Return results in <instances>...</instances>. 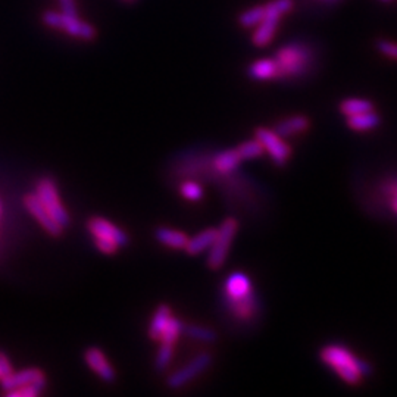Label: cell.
<instances>
[{
	"mask_svg": "<svg viewBox=\"0 0 397 397\" xmlns=\"http://www.w3.org/2000/svg\"><path fill=\"white\" fill-rule=\"evenodd\" d=\"M374 105L372 102L366 100V99H346L340 103V112L346 116H351V115H358L362 112H368L372 111Z\"/></svg>",
	"mask_w": 397,
	"mask_h": 397,
	"instance_id": "obj_22",
	"label": "cell"
},
{
	"mask_svg": "<svg viewBox=\"0 0 397 397\" xmlns=\"http://www.w3.org/2000/svg\"><path fill=\"white\" fill-rule=\"evenodd\" d=\"M59 4H61L62 12L71 13V15H77L76 2H74V0H59Z\"/></svg>",
	"mask_w": 397,
	"mask_h": 397,
	"instance_id": "obj_33",
	"label": "cell"
},
{
	"mask_svg": "<svg viewBox=\"0 0 397 397\" xmlns=\"http://www.w3.org/2000/svg\"><path fill=\"white\" fill-rule=\"evenodd\" d=\"M27 384H34L40 391H43L48 386L46 375L43 374L39 368H28L18 374H11L0 378V386H2L6 391H11L13 389H18Z\"/></svg>",
	"mask_w": 397,
	"mask_h": 397,
	"instance_id": "obj_9",
	"label": "cell"
},
{
	"mask_svg": "<svg viewBox=\"0 0 397 397\" xmlns=\"http://www.w3.org/2000/svg\"><path fill=\"white\" fill-rule=\"evenodd\" d=\"M40 393L41 391L34 384H27V386H22V387L8 391V396H11V397H36Z\"/></svg>",
	"mask_w": 397,
	"mask_h": 397,
	"instance_id": "obj_30",
	"label": "cell"
},
{
	"mask_svg": "<svg viewBox=\"0 0 397 397\" xmlns=\"http://www.w3.org/2000/svg\"><path fill=\"white\" fill-rule=\"evenodd\" d=\"M255 139L263 144L265 152L270 153L277 167H284L287 164L291 156V147L274 130L259 127L255 131Z\"/></svg>",
	"mask_w": 397,
	"mask_h": 397,
	"instance_id": "obj_7",
	"label": "cell"
},
{
	"mask_svg": "<svg viewBox=\"0 0 397 397\" xmlns=\"http://www.w3.org/2000/svg\"><path fill=\"white\" fill-rule=\"evenodd\" d=\"M88 231L93 234V237L96 239H106L111 240L113 243H116L120 247H125L130 243V237L128 235L120 228L113 225L111 221L105 219V218H90L88 219Z\"/></svg>",
	"mask_w": 397,
	"mask_h": 397,
	"instance_id": "obj_10",
	"label": "cell"
},
{
	"mask_svg": "<svg viewBox=\"0 0 397 397\" xmlns=\"http://www.w3.org/2000/svg\"><path fill=\"white\" fill-rule=\"evenodd\" d=\"M237 230H239V221L235 218H227L224 223L221 224L216 232L215 242L211 246L208 255V267L211 270H219L223 267L230 252L231 243L235 237V234H237Z\"/></svg>",
	"mask_w": 397,
	"mask_h": 397,
	"instance_id": "obj_4",
	"label": "cell"
},
{
	"mask_svg": "<svg viewBox=\"0 0 397 397\" xmlns=\"http://www.w3.org/2000/svg\"><path fill=\"white\" fill-rule=\"evenodd\" d=\"M0 371H2V377L13 374L12 365H11V362H9L8 356L5 355V353H4V351H0Z\"/></svg>",
	"mask_w": 397,
	"mask_h": 397,
	"instance_id": "obj_32",
	"label": "cell"
},
{
	"mask_svg": "<svg viewBox=\"0 0 397 397\" xmlns=\"http://www.w3.org/2000/svg\"><path fill=\"white\" fill-rule=\"evenodd\" d=\"M24 204H25V208L28 209V212L32 214L39 223L40 225L46 230L50 235H53V237H59V235L62 234V230L64 227L59 225L56 223V219L50 215V212L44 208V204L40 202V199L37 197V195H27L24 197Z\"/></svg>",
	"mask_w": 397,
	"mask_h": 397,
	"instance_id": "obj_11",
	"label": "cell"
},
{
	"mask_svg": "<svg viewBox=\"0 0 397 397\" xmlns=\"http://www.w3.org/2000/svg\"><path fill=\"white\" fill-rule=\"evenodd\" d=\"M155 237L159 243H162L164 246H168L171 249H186L187 242H188V235L186 232L179 231V230L167 228V227L156 228Z\"/></svg>",
	"mask_w": 397,
	"mask_h": 397,
	"instance_id": "obj_18",
	"label": "cell"
},
{
	"mask_svg": "<svg viewBox=\"0 0 397 397\" xmlns=\"http://www.w3.org/2000/svg\"><path fill=\"white\" fill-rule=\"evenodd\" d=\"M180 193L187 200L197 202L203 197V188H202L200 184H197L195 181H186L180 187Z\"/></svg>",
	"mask_w": 397,
	"mask_h": 397,
	"instance_id": "obj_28",
	"label": "cell"
},
{
	"mask_svg": "<svg viewBox=\"0 0 397 397\" xmlns=\"http://www.w3.org/2000/svg\"><path fill=\"white\" fill-rule=\"evenodd\" d=\"M321 361L330 366L349 386H359L363 377L372 374V366L356 358L342 344H328L319 353Z\"/></svg>",
	"mask_w": 397,
	"mask_h": 397,
	"instance_id": "obj_1",
	"label": "cell"
},
{
	"mask_svg": "<svg viewBox=\"0 0 397 397\" xmlns=\"http://www.w3.org/2000/svg\"><path fill=\"white\" fill-rule=\"evenodd\" d=\"M225 298L231 299H240L252 293V283L246 274L243 272H234L231 274L225 281Z\"/></svg>",
	"mask_w": 397,
	"mask_h": 397,
	"instance_id": "obj_14",
	"label": "cell"
},
{
	"mask_svg": "<svg viewBox=\"0 0 397 397\" xmlns=\"http://www.w3.org/2000/svg\"><path fill=\"white\" fill-rule=\"evenodd\" d=\"M183 333L188 337L195 338V340H200L204 343H214L216 342V333L211 328L200 327V326H184L183 323Z\"/></svg>",
	"mask_w": 397,
	"mask_h": 397,
	"instance_id": "obj_23",
	"label": "cell"
},
{
	"mask_svg": "<svg viewBox=\"0 0 397 397\" xmlns=\"http://www.w3.org/2000/svg\"><path fill=\"white\" fill-rule=\"evenodd\" d=\"M216 232H218V228H208V230H203L202 232H199L197 235H195V237H191L188 239L187 242V246H186V252L191 256H195V255H199L202 252H204L206 249H211V246L214 244L215 242V237H216Z\"/></svg>",
	"mask_w": 397,
	"mask_h": 397,
	"instance_id": "obj_16",
	"label": "cell"
},
{
	"mask_svg": "<svg viewBox=\"0 0 397 397\" xmlns=\"http://www.w3.org/2000/svg\"><path fill=\"white\" fill-rule=\"evenodd\" d=\"M293 8V0H274V2L265 5V18L256 25V32L252 37L255 46H267L274 39L279 20L283 15L290 12Z\"/></svg>",
	"mask_w": 397,
	"mask_h": 397,
	"instance_id": "obj_2",
	"label": "cell"
},
{
	"mask_svg": "<svg viewBox=\"0 0 397 397\" xmlns=\"http://www.w3.org/2000/svg\"><path fill=\"white\" fill-rule=\"evenodd\" d=\"M309 125H311V123H309V120L305 115H294V116L286 118V120L281 123H278L274 131L278 136L286 139V137L300 134V132L309 128Z\"/></svg>",
	"mask_w": 397,
	"mask_h": 397,
	"instance_id": "obj_15",
	"label": "cell"
},
{
	"mask_svg": "<svg viewBox=\"0 0 397 397\" xmlns=\"http://www.w3.org/2000/svg\"><path fill=\"white\" fill-rule=\"evenodd\" d=\"M242 156L237 149H228L224 152H219L214 158V168L221 174H231L239 168Z\"/></svg>",
	"mask_w": 397,
	"mask_h": 397,
	"instance_id": "obj_19",
	"label": "cell"
},
{
	"mask_svg": "<svg viewBox=\"0 0 397 397\" xmlns=\"http://www.w3.org/2000/svg\"><path fill=\"white\" fill-rule=\"evenodd\" d=\"M227 306L230 311L243 321H247L252 318L258 311H259V300L256 298V294L252 291L250 294L240 299H231L225 298Z\"/></svg>",
	"mask_w": 397,
	"mask_h": 397,
	"instance_id": "obj_13",
	"label": "cell"
},
{
	"mask_svg": "<svg viewBox=\"0 0 397 397\" xmlns=\"http://www.w3.org/2000/svg\"><path fill=\"white\" fill-rule=\"evenodd\" d=\"M391 209H393V212L397 214V196L393 197V200H391Z\"/></svg>",
	"mask_w": 397,
	"mask_h": 397,
	"instance_id": "obj_35",
	"label": "cell"
},
{
	"mask_svg": "<svg viewBox=\"0 0 397 397\" xmlns=\"http://www.w3.org/2000/svg\"><path fill=\"white\" fill-rule=\"evenodd\" d=\"M237 151H239L243 160H246V159L249 160V159H255V158L260 156L265 152V147L258 139H255V140H249V141L242 143L237 147Z\"/></svg>",
	"mask_w": 397,
	"mask_h": 397,
	"instance_id": "obj_25",
	"label": "cell"
},
{
	"mask_svg": "<svg viewBox=\"0 0 397 397\" xmlns=\"http://www.w3.org/2000/svg\"><path fill=\"white\" fill-rule=\"evenodd\" d=\"M379 115L372 109L358 115L347 116V127L355 131H370L379 125Z\"/></svg>",
	"mask_w": 397,
	"mask_h": 397,
	"instance_id": "obj_21",
	"label": "cell"
},
{
	"mask_svg": "<svg viewBox=\"0 0 397 397\" xmlns=\"http://www.w3.org/2000/svg\"><path fill=\"white\" fill-rule=\"evenodd\" d=\"M386 191H387V193H390L393 197H396L397 196V181L389 183V186L386 187Z\"/></svg>",
	"mask_w": 397,
	"mask_h": 397,
	"instance_id": "obj_34",
	"label": "cell"
},
{
	"mask_svg": "<svg viewBox=\"0 0 397 397\" xmlns=\"http://www.w3.org/2000/svg\"><path fill=\"white\" fill-rule=\"evenodd\" d=\"M84 359L87 365L92 368V370L106 382H113L116 378V374L113 371V368L111 366L109 361L106 356L103 355V351L97 347H88L84 353Z\"/></svg>",
	"mask_w": 397,
	"mask_h": 397,
	"instance_id": "obj_12",
	"label": "cell"
},
{
	"mask_svg": "<svg viewBox=\"0 0 397 397\" xmlns=\"http://www.w3.org/2000/svg\"><path fill=\"white\" fill-rule=\"evenodd\" d=\"M214 358L211 353L203 351L199 353L197 356L191 359L186 366H183L181 370L174 372L167 378V387L171 390H176L183 386H186L187 382L191 379H195L197 375H200L204 370H208L209 365L212 363Z\"/></svg>",
	"mask_w": 397,
	"mask_h": 397,
	"instance_id": "obj_8",
	"label": "cell"
},
{
	"mask_svg": "<svg viewBox=\"0 0 397 397\" xmlns=\"http://www.w3.org/2000/svg\"><path fill=\"white\" fill-rule=\"evenodd\" d=\"M43 22L55 29H62L68 36L81 40H93L96 37V29L90 24L81 21L77 15L65 12L48 11L43 13Z\"/></svg>",
	"mask_w": 397,
	"mask_h": 397,
	"instance_id": "obj_3",
	"label": "cell"
},
{
	"mask_svg": "<svg viewBox=\"0 0 397 397\" xmlns=\"http://www.w3.org/2000/svg\"><path fill=\"white\" fill-rule=\"evenodd\" d=\"M0 378H2V371H0Z\"/></svg>",
	"mask_w": 397,
	"mask_h": 397,
	"instance_id": "obj_36",
	"label": "cell"
},
{
	"mask_svg": "<svg viewBox=\"0 0 397 397\" xmlns=\"http://www.w3.org/2000/svg\"><path fill=\"white\" fill-rule=\"evenodd\" d=\"M250 78L258 81H268L278 78V65L275 59H260L249 68Z\"/></svg>",
	"mask_w": 397,
	"mask_h": 397,
	"instance_id": "obj_17",
	"label": "cell"
},
{
	"mask_svg": "<svg viewBox=\"0 0 397 397\" xmlns=\"http://www.w3.org/2000/svg\"><path fill=\"white\" fill-rule=\"evenodd\" d=\"M181 333H183V322L180 319L171 316L168 323H167L165 330H164V333H162V337H160L159 342L160 343L175 344V342L179 340V337H180Z\"/></svg>",
	"mask_w": 397,
	"mask_h": 397,
	"instance_id": "obj_24",
	"label": "cell"
},
{
	"mask_svg": "<svg viewBox=\"0 0 397 397\" xmlns=\"http://www.w3.org/2000/svg\"><path fill=\"white\" fill-rule=\"evenodd\" d=\"M309 53L303 46H287L277 53L278 78L281 77H296L306 71Z\"/></svg>",
	"mask_w": 397,
	"mask_h": 397,
	"instance_id": "obj_5",
	"label": "cell"
},
{
	"mask_svg": "<svg viewBox=\"0 0 397 397\" xmlns=\"http://www.w3.org/2000/svg\"><path fill=\"white\" fill-rule=\"evenodd\" d=\"M36 195L40 199V202L44 204V208H46L50 212V215L56 219V223L59 225L65 228L71 224V218L62 206L61 199H59V195H57L56 186L50 179L44 176V179L39 180Z\"/></svg>",
	"mask_w": 397,
	"mask_h": 397,
	"instance_id": "obj_6",
	"label": "cell"
},
{
	"mask_svg": "<svg viewBox=\"0 0 397 397\" xmlns=\"http://www.w3.org/2000/svg\"><path fill=\"white\" fill-rule=\"evenodd\" d=\"M171 316H172V312L168 305L162 303L158 306V309L153 314V318L151 321V326H149V337L152 338V340H156V342L160 340L162 333H164Z\"/></svg>",
	"mask_w": 397,
	"mask_h": 397,
	"instance_id": "obj_20",
	"label": "cell"
},
{
	"mask_svg": "<svg viewBox=\"0 0 397 397\" xmlns=\"http://www.w3.org/2000/svg\"><path fill=\"white\" fill-rule=\"evenodd\" d=\"M174 355V344L171 343H160V349L156 355V361H155V370L158 372H162L168 366V363L171 362Z\"/></svg>",
	"mask_w": 397,
	"mask_h": 397,
	"instance_id": "obj_27",
	"label": "cell"
},
{
	"mask_svg": "<svg viewBox=\"0 0 397 397\" xmlns=\"http://www.w3.org/2000/svg\"><path fill=\"white\" fill-rule=\"evenodd\" d=\"M95 243H96V247L100 250V252L103 253H106V255H113L118 249H120V246H118L116 243L111 242V240H106V239H95Z\"/></svg>",
	"mask_w": 397,
	"mask_h": 397,
	"instance_id": "obj_31",
	"label": "cell"
},
{
	"mask_svg": "<svg viewBox=\"0 0 397 397\" xmlns=\"http://www.w3.org/2000/svg\"><path fill=\"white\" fill-rule=\"evenodd\" d=\"M265 18V6H255L252 9H249L240 15V24L244 28L256 27L260 24V21Z\"/></svg>",
	"mask_w": 397,
	"mask_h": 397,
	"instance_id": "obj_26",
	"label": "cell"
},
{
	"mask_svg": "<svg viewBox=\"0 0 397 397\" xmlns=\"http://www.w3.org/2000/svg\"><path fill=\"white\" fill-rule=\"evenodd\" d=\"M377 49L393 61H397V43L396 41H390V40H379L377 43Z\"/></svg>",
	"mask_w": 397,
	"mask_h": 397,
	"instance_id": "obj_29",
	"label": "cell"
}]
</instances>
